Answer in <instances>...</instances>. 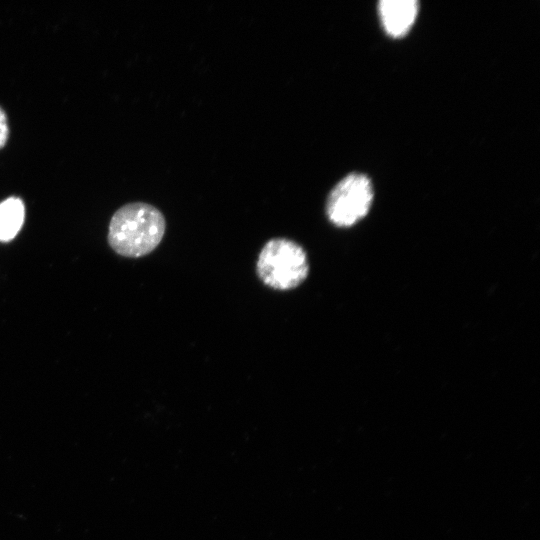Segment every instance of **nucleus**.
<instances>
[{
  "instance_id": "f257e3e1",
  "label": "nucleus",
  "mask_w": 540,
  "mask_h": 540,
  "mask_svg": "<svg viewBox=\"0 0 540 540\" xmlns=\"http://www.w3.org/2000/svg\"><path fill=\"white\" fill-rule=\"evenodd\" d=\"M165 229V218L159 209L144 202L128 203L113 214L108 243L121 256L142 257L159 245Z\"/></svg>"
},
{
  "instance_id": "f03ea898",
  "label": "nucleus",
  "mask_w": 540,
  "mask_h": 540,
  "mask_svg": "<svg viewBox=\"0 0 540 540\" xmlns=\"http://www.w3.org/2000/svg\"><path fill=\"white\" fill-rule=\"evenodd\" d=\"M256 272L261 281L273 289H293L308 276L307 254L298 243L290 239H270L259 253Z\"/></svg>"
},
{
  "instance_id": "7ed1b4c3",
  "label": "nucleus",
  "mask_w": 540,
  "mask_h": 540,
  "mask_svg": "<svg viewBox=\"0 0 540 540\" xmlns=\"http://www.w3.org/2000/svg\"><path fill=\"white\" fill-rule=\"evenodd\" d=\"M373 200L370 179L362 173H350L330 191L326 202V214L338 227H349L368 213Z\"/></svg>"
},
{
  "instance_id": "20e7f679",
  "label": "nucleus",
  "mask_w": 540,
  "mask_h": 540,
  "mask_svg": "<svg viewBox=\"0 0 540 540\" xmlns=\"http://www.w3.org/2000/svg\"><path fill=\"white\" fill-rule=\"evenodd\" d=\"M378 11L385 32L392 37H402L415 22L419 11L416 0H382Z\"/></svg>"
},
{
  "instance_id": "39448f33",
  "label": "nucleus",
  "mask_w": 540,
  "mask_h": 540,
  "mask_svg": "<svg viewBox=\"0 0 540 540\" xmlns=\"http://www.w3.org/2000/svg\"><path fill=\"white\" fill-rule=\"evenodd\" d=\"M25 207L20 198L9 197L0 203V241L12 240L21 229Z\"/></svg>"
},
{
  "instance_id": "423d86ee",
  "label": "nucleus",
  "mask_w": 540,
  "mask_h": 540,
  "mask_svg": "<svg viewBox=\"0 0 540 540\" xmlns=\"http://www.w3.org/2000/svg\"><path fill=\"white\" fill-rule=\"evenodd\" d=\"M9 129L5 112L0 107V148L4 147L8 139Z\"/></svg>"
}]
</instances>
